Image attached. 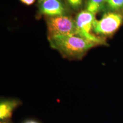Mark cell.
<instances>
[{
  "mask_svg": "<svg viewBox=\"0 0 123 123\" xmlns=\"http://www.w3.org/2000/svg\"><path fill=\"white\" fill-rule=\"evenodd\" d=\"M20 104L17 99H6L0 102V119L1 120H8L11 118L14 110Z\"/></svg>",
  "mask_w": 123,
  "mask_h": 123,
  "instance_id": "8992f818",
  "label": "cell"
},
{
  "mask_svg": "<svg viewBox=\"0 0 123 123\" xmlns=\"http://www.w3.org/2000/svg\"><path fill=\"white\" fill-rule=\"evenodd\" d=\"M24 123H40L36 121V120H27L25 121Z\"/></svg>",
  "mask_w": 123,
  "mask_h": 123,
  "instance_id": "8fae6325",
  "label": "cell"
},
{
  "mask_svg": "<svg viewBox=\"0 0 123 123\" xmlns=\"http://www.w3.org/2000/svg\"><path fill=\"white\" fill-rule=\"evenodd\" d=\"M0 123H12V122L9 120V119L8 120H1Z\"/></svg>",
  "mask_w": 123,
  "mask_h": 123,
  "instance_id": "7c38bea8",
  "label": "cell"
},
{
  "mask_svg": "<svg viewBox=\"0 0 123 123\" xmlns=\"http://www.w3.org/2000/svg\"><path fill=\"white\" fill-rule=\"evenodd\" d=\"M106 0H89L87 5V11L95 14L105 7Z\"/></svg>",
  "mask_w": 123,
  "mask_h": 123,
  "instance_id": "52a82bcc",
  "label": "cell"
},
{
  "mask_svg": "<svg viewBox=\"0 0 123 123\" xmlns=\"http://www.w3.org/2000/svg\"><path fill=\"white\" fill-rule=\"evenodd\" d=\"M49 40L51 47L71 59L82 58L88 50L98 45L77 35L49 37Z\"/></svg>",
  "mask_w": 123,
  "mask_h": 123,
  "instance_id": "6da1fadb",
  "label": "cell"
},
{
  "mask_svg": "<svg viewBox=\"0 0 123 123\" xmlns=\"http://www.w3.org/2000/svg\"><path fill=\"white\" fill-rule=\"evenodd\" d=\"M49 37L55 36L77 35L76 22L66 15L50 17L47 21Z\"/></svg>",
  "mask_w": 123,
  "mask_h": 123,
  "instance_id": "7a4b0ae2",
  "label": "cell"
},
{
  "mask_svg": "<svg viewBox=\"0 0 123 123\" xmlns=\"http://www.w3.org/2000/svg\"><path fill=\"white\" fill-rule=\"evenodd\" d=\"M41 12L50 17L65 15L66 11L61 0H45L40 7Z\"/></svg>",
  "mask_w": 123,
  "mask_h": 123,
  "instance_id": "5b68a950",
  "label": "cell"
},
{
  "mask_svg": "<svg viewBox=\"0 0 123 123\" xmlns=\"http://www.w3.org/2000/svg\"><path fill=\"white\" fill-rule=\"evenodd\" d=\"M95 20V14L87 10L80 12L78 15L75 21L78 35L93 42L98 45L105 44L104 39L91 33L93 22Z\"/></svg>",
  "mask_w": 123,
  "mask_h": 123,
  "instance_id": "3957f363",
  "label": "cell"
},
{
  "mask_svg": "<svg viewBox=\"0 0 123 123\" xmlns=\"http://www.w3.org/2000/svg\"><path fill=\"white\" fill-rule=\"evenodd\" d=\"M41 0V1H43L44 0Z\"/></svg>",
  "mask_w": 123,
  "mask_h": 123,
  "instance_id": "4fadbf2b",
  "label": "cell"
},
{
  "mask_svg": "<svg viewBox=\"0 0 123 123\" xmlns=\"http://www.w3.org/2000/svg\"><path fill=\"white\" fill-rule=\"evenodd\" d=\"M22 3L27 5H31L35 1V0H20Z\"/></svg>",
  "mask_w": 123,
  "mask_h": 123,
  "instance_id": "30bf717a",
  "label": "cell"
},
{
  "mask_svg": "<svg viewBox=\"0 0 123 123\" xmlns=\"http://www.w3.org/2000/svg\"><path fill=\"white\" fill-rule=\"evenodd\" d=\"M106 3L111 10L116 11L123 9V0H106Z\"/></svg>",
  "mask_w": 123,
  "mask_h": 123,
  "instance_id": "ba28073f",
  "label": "cell"
},
{
  "mask_svg": "<svg viewBox=\"0 0 123 123\" xmlns=\"http://www.w3.org/2000/svg\"><path fill=\"white\" fill-rule=\"evenodd\" d=\"M71 6L74 8L79 7L82 4V0H68Z\"/></svg>",
  "mask_w": 123,
  "mask_h": 123,
  "instance_id": "9c48e42d",
  "label": "cell"
},
{
  "mask_svg": "<svg viewBox=\"0 0 123 123\" xmlns=\"http://www.w3.org/2000/svg\"><path fill=\"white\" fill-rule=\"evenodd\" d=\"M123 20V16L119 13L113 12L106 13L101 19L94 21L92 30L98 35H110L118 29Z\"/></svg>",
  "mask_w": 123,
  "mask_h": 123,
  "instance_id": "277c9868",
  "label": "cell"
}]
</instances>
